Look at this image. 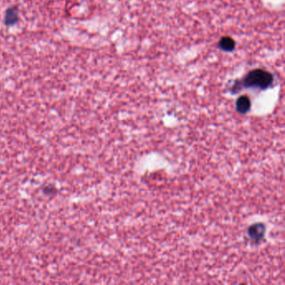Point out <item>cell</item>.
I'll list each match as a JSON object with an SVG mask.
<instances>
[{"mask_svg": "<svg viewBox=\"0 0 285 285\" xmlns=\"http://www.w3.org/2000/svg\"><path fill=\"white\" fill-rule=\"evenodd\" d=\"M272 74L264 70L257 69L250 72L244 80V84L248 88H260L267 89L272 84Z\"/></svg>", "mask_w": 285, "mask_h": 285, "instance_id": "obj_1", "label": "cell"}, {"mask_svg": "<svg viewBox=\"0 0 285 285\" xmlns=\"http://www.w3.org/2000/svg\"><path fill=\"white\" fill-rule=\"evenodd\" d=\"M20 20L18 8L16 6H12L6 10L4 14V24L7 26H13Z\"/></svg>", "mask_w": 285, "mask_h": 285, "instance_id": "obj_3", "label": "cell"}, {"mask_svg": "<svg viewBox=\"0 0 285 285\" xmlns=\"http://www.w3.org/2000/svg\"><path fill=\"white\" fill-rule=\"evenodd\" d=\"M251 102L248 97L246 96H242L238 99L236 102V109L240 114H245L250 110Z\"/></svg>", "mask_w": 285, "mask_h": 285, "instance_id": "obj_4", "label": "cell"}, {"mask_svg": "<svg viewBox=\"0 0 285 285\" xmlns=\"http://www.w3.org/2000/svg\"><path fill=\"white\" fill-rule=\"evenodd\" d=\"M219 47L225 51H232L235 48V42L230 37H224L219 42Z\"/></svg>", "mask_w": 285, "mask_h": 285, "instance_id": "obj_5", "label": "cell"}, {"mask_svg": "<svg viewBox=\"0 0 285 285\" xmlns=\"http://www.w3.org/2000/svg\"><path fill=\"white\" fill-rule=\"evenodd\" d=\"M265 230L266 228L262 224H254L248 228V234L252 241H254L255 242H260L264 237Z\"/></svg>", "mask_w": 285, "mask_h": 285, "instance_id": "obj_2", "label": "cell"}]
</instances>
